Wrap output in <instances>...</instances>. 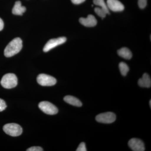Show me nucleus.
Wrapping results in <instances>:
<instances>
[{
	"mask_svg": "<svg viewBox=\"0 0 151 151\" xmlns=\"http://www.w3.org/2000/svg\"><path fill=\"white\" fill-rule=\"evenodd\" d=\"M79 22L86 27H93L97 24V19L92 15H89L86 18H81L79 19Z\"/></svg>",
	"mask_w": 151,
	"mask_h": 151,
	"instance_id": "10",
	"label": "nucleus"
},
{
	"mask_svg": "<svg viewBox=\"0 0 151 151\" xmlns=\"http://www.w3.org/2000/svg\"><path fill=\"white\" fill-rule=\"evenodd\" d=\"M66 41V37H60L57 38L52 39L47 42L43 48V51L47 52L56 47L65 43Z\"/></svg>",
	"mask_w": 151,
	"mask_h": 151,
	"instance_id": "7",
	"label": "nucleus"
},
{
	"mask_svg": "<svg viewBox=\"0 0 151 151\" xmlns=\"http://www.w3.org/2000/svg\"><path fill=\"white\" fill-rule=\"evenodd\" d=\"M38 106L42 112L48 115H55L58 112V109L56 106L47 101L40 102Z\"/></svg>",
	"mask_w": 151,
	"mask_h": 151,
	"instance_id": "5",
	"label": "nucleus"
},
{
	"mask_svg": "<svg viewBox=\"0 0 151 151\" xmlns=\"http://www.w3.org/2000/svg\"><path fill=\"white\" fill-rule=\"evenodd\" d=\"M129 147L134 151H144L145 150V144L140 139L133 138L130 139L128 143Z\"/></svg>",
	"mask_w": 151,
	"mask_h": 151,
	"instance_id": "8",
	"label": "nucleus"
},
{
	"mask_svg": "<svg viewBox=\"0 0 151 151\" xmlns=\"http://www.w3.org/2000/svg\"><path fill=\"white\" fill-rule=\"evenodd\" d=\"M86 0H71L72 2L75 4H79L84 2Z\"/></svg>",
	"mask_w": 151,
	"mask_h": 151,
	"instance_id": "22",
	"label": "nucleus"
},
{
	"mask_svg": "<svg viewBox=\"0 0 151 151\" xmlns=\"http://www.w3.org/2000/svg\"><path fill=\"white\" fill-rule=\"evenodd\" d=\"M94 12L97 14V15L99 16L102 18H105L106 17V15L108 14L105 10L100 7L95 8L94 9Z\"/></svg>",
	"mask_w": 151,
	"mask_h": 151,
	"instance_id": "17",
	"label": "nucleus"
},
{
	"mask_svg": "<svg viewBox=\"0 0 151 151\" xmlns=\"http://www.w3.org/2000/svg\"><path fill=\"white\" fill-rule=\"evenodd\" d=\"M116 115L112 112H106L97 115L96 120L97 122L103 124H111L116 121Z\"/></svg>",
	"mask_w": 151,
	"mask_h": 151,
	"instance_id": "6",
	"label": "nucleus"
},
{
	"mask_svg": "<svg viewBox=\"0 0 151 151\" xmlns=\"http://www.w3.org/2000/svg\"><path fill=\"white\" fill-rule=\"evenodd\" d=\"M26 10V9L22 5L21 2L20 1H17L12 9V13L17 15H22Z\"/></svg>",
	"mask_w": 151,
	"mask_h": 151,
	"instance_id": "12",
	"label": "nucleus"
},
{
	"mask_svg": "<svg viewBox=\"0 0 151 151\" xmlns=\"http://www.w3.org/2000/svg\"><path fill=\"white\" fill-rule=\"evenodd\" d=\"M119 69L122 75L126 76L129 70L128 65L124 62H121L119 64Z\"/></svg>",
	"mask_w": 151,
	"mask_h": 151,
	"instance_id": "16",
	"label": "nucleus"
},
{
	"mask_svg": "<svg viewBox=\"0 0 151 151\" xmlns=\"http://www.w3.org/2000/svg\"><path fill=\"white\" fill-rule=\"evenodd\" d=\"M147 4V0H138V5L140 8L144 9Z\"/></svg>",
	"mask_w": 151,
	"mask_h": 151,
	"instance_id": "18",
	"label": "nucleus"
},
{
	"mask_svg": "<svg viewBox=\"0 0 151 151\" xmlns=\"http://www.w3.org/2000/svg\"><path fill=\"white\" fill-rule=\"evenodd\" d=\"M6 104L2 99H0V112L4 111L6 108Z\"/></svg>",
	"mask_w": 151,
	"mask_h": 151,
	"instance_id": "19",
	"label": "nucleus"
},
{
	"mask_svg": "<svg viewBox=\"0 0 151 151\" xmlns=\"http://www.w3.org/2000/svg\"><path fill=\"white\" fill-rule=\"evenodd\" d=\"M93 3L96 5L99 6L100 8L105 10L107 14H109V9L107 6V4L105 3L104 0H93Z\"/></svg>",
	"mask_w": 151,
	"mask_h": 151,
	"instance_id": "15",
	"label": "nucleus"
},
{
	"mask_svg": "<svg viewBox=\"0 0 151 151\" xmlns=\"http://www.w3.org/2000/svg\"><path fill=\"white\" fill-rule=\"evenodd\" d=\"M64 100L66 103L73 106L76 107H81L82 103L76 97L70 95H68L64 97Z\"/></svg>",
	"mask_w": 151,
	"mask_h": 151,
	"instance_id": "13",
	"label": "nucleus"
},
{
	"mask_svg": "<svg viewBox=\"0 0 151 151\" xmlns=\"http://www.w3.org/2000/svg\"><path fill=\"white\" fill-rule=\"evenodd\" d=\"M150 107H151V100H150Z\"/></svg>",
	"mask_w": 151,
	"mask_h": 151,
	"instance_id": "24",
	"label": "nucleus"
},
{
	"mask_svg": "<svg viewBox=\"0 0 151 151\" xmlns=\"http://www.w3.org/2000/svg\"><path fill=\"white\" fill-rule=\"evenodd\" d=\"M138 84L142 87L150 88L151 86V79L148 74L145 73L142 77L138 80Z\"/></svg>",
	"mask_w": 151,
	"mask_h": 151,
	"instance_id": "11",
	"label": "nucleus"
},
{
	"mask_svg": "<svg viewBox=\"0 0 151 151\" xmlns=\"http://www.w3.org/2000/svg\"><path fill=\"white\" fill-rule=\"evenodd\" d=\"M107 5L109 10L114 12H122L124 6L119 0H107Z\"/></svg>",
	"mask_w": 151,
	"mask_h": 151,
	"instance_id": "9",
	"label": "nucleus"
},
{
	"mask_svg": "<svg viewBox=\"0 0 151 151\" xmlns=\"http://www.w3.org/2000/svg\"><path fill=\"white\" fill-rule=\"evenodd\" d=\"M38 83L42 86H53L56 83V79L51 76L45 74H40L37 78Z\"/></svg>",
	"mask_w": 151,
	"mask_h": 151,
	"instance_id": "4",
	"label": "nucleus"
},
{
	"mask_svg": "<svg viewBox=\"0 0 151 151\" xmlns=\"http://www.w3.org/2000/svg\"><path fill=\"white\" fill-rule=\"evenodd\" d=\"M18 79L14 73L6 74L3 76L1 84L6 89H12L17 85Z\"/></svg>",
	"mask_w": 151,
	"mask_h": 151,
	"instance_id": "2",
	"label": "nucleus"
},
{
	"mask_svg": "<svg viewBox=\"0 0 151 151\" xmlns=\"http://www.w3.org/2000/svg\"><path fill=\"white\" fill-rule=\"evenodd\" d=\"M4 27V23L1 19L0 18V31L3 29Z\"/></svg>",
	"mask_w": 151,
	"mask_h": 151,
	"instance_id": "23",
	"label": "nucleus"
},
{
	"mask_svg": "<svg viewBox=\"0 0 151 151\" xmlns=\"http://www.w3.org/2000/svg\"><path fill=\"white\" fill-rule=\"evenodd\" d=\"M22 47V41L20 38L14 39L6 47L4 51L5 56L11 57L18 53Z\"/></svg>",
	"mask_w": 151,
	"mask_h": 151,
	"instance_id": "1",
	"label": "nucleus"
},
{
	"mask_svg": "<svg viewBox=\"0 0 151 151\" xmlns=\"http://www.w3.org/2000/svg\"><path fill=\"white\" fill-rule=\"evenodd\" d=\"M3 130L7 134L12 137H17L22 133V129L21 126L15 123L6 124L3 127Z\"/></svg>",
	"mask_w": 151,
	"mask_h": 151,
	"instance_id": "3",
	"label": "nucleus"
},
{
	"mask_svg": "<svg viewBox=\"0 0 151 151\" xmlns=\"http://www.w3.org/2000/svg\"><path fill=\"white\" fill-rule=\"evenodd\" d=\"M118 54L119 56L124 59H130L132 57V52L127 47H123L118 51Z\"/></svg>",
	"mask_w": 151,
	"mask_h": 151,
	"instance_id": "14",
	"label": "nucleus"
},
{
	"mask_svg": "<svg viewBox=\"0 0 151 151\" xmlns=\"http://www.w3.org/2000/svg\"><path fill=\"white\" fill-rule=\"evenodd\" d=\"M76 151H86V145L85 143L81 142L78 146V147L77 148Z\"/></svg>",
	"mask_w": 151,
	"mask_h": 151,
	"instance_id": "20",
	"label": "nucleus"
},
{
	"mask_svg": "<svg viewBox=\"0 0 151 151\" xmlns=\"http://www.w3.org/2000/svg\"><path fill=\"white\" fill-rule=\"evenodd\" d=\"M27 151H43L42 148L40 147H32L27 150Z\"/></svg>",
	"mask_w": 151,
	"mask_h": 151,
	"instance_id": "21",
	"label": "nucleus"
}]
</instances>
